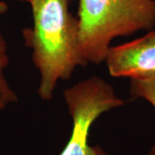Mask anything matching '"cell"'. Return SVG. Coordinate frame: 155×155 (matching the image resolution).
<instances>
[{
    "label": "cell",
    "instance_id": "obj_1",
    "mask_svg": "<svg viewBox=\"0 0 155 155\" xmlns=\"http://www.w3.org/2000/svg\"><path fill=\"white\" fill-rule=\"evenodd\" d=\"M34 24L22 30L26 47L41 73L38 95L53 98L59 80L69 79L78 66L85 67L79 54L78 20L69 11L68 0H31Z\"/></svg>",
    "mask_w": 155,
    "mask_h": 155
},
{
    "label": "cell",
    "instance_id": "obj_4",
    "mask_svg": "<svg viewBox=\"0 0 155 155\" xmlns=\"http://www.w3.org/2000/svg\"><path fill=\"white\" fill-rule=\"evenodd\" d=\"M104 61L112 77L145 79L155 76V30L132 41L110 47Z\"/></svg>",
    "mask_w": 155,
    "mask_h": 155
},
{
    "label": "cell",
    "instance_id": "obj_2",
    "mask_svg": "<svg viewBox=\"0 0 155 155\" xmlns=\"http://www.w3.org/2000/svg\"><path fill=\"white\" fill-rule=\"evenodd\" d=\"M77 17L84 64H99L114 39L154 27L155 0H78Z\"/></svg>",
    "mask_w": 155,
    "mask_h": 155
},
{
    "label": "cell",
    "instance_id": "obj_3",
    "mask_svg": "<svg viewBox=\"0 0 155 155\" xmlns=\"http://www.w3.org/2000/svg\"><path fill=\"white\" fill-rule=\"evenodd\" d=\"M65 102L72 116L70 140L60 155H107L97 147L89 145L91 126L102 114L121 107L124 101L103 78L91 77L64 91Z\"/></svg>",
    "mask_w": 155,
    "mask_h": 155
},
{
    "label": "cell",
    "instance_id": "obj_7",
    "mask_svg": "<svg viewBox=\"0 0 155 155\" xmlns=\"http://www.w3.org/2000/svg\"><path fill=\"white\" fill-rule=\"evenodd\" d=\"M8 10V6L6 5L5 2L3 1H0V14H4L5 13L6 11Z\"/></svg>",
    "mask_w": 155,
    "mask_h": 155
},
{
    "label": "cell",
    "instance_id": "obj_5",
    "mask_svg": "<svg viewBox=\"0 0 155 155\" xmlns=\"http://www.w3.org/2000/svg\"><path fill=\"white\" fill-rule=\"evenodd\" d=\"M130 93L135 98H143L155 109V76L145 79H131ZM149 155H155V146L150 150Z\"/></svg>",
    "mask_w": 155,
    "mask_h": 155
},
{
    "label": "cell",
    "instance_id": "obj_8",
    "mask_svg": "<svg viewBox=\"0 0 155 155\" xmlns=\"http://www.w3.org/2000/svg\"><path fill=\"white\" fill-rule=\"evenodd\" d=\"M6 104H7V103H6L5 100H3L1 97H0V110H3L5 107L6 106Z\"/></svg>",
    "mask_w": 155,
    "mask_h": 155
},
{
    "label": "cell",
    "instance_id": "obj_6",
    "mask_svg": "<svg viewBox=\"0 0 155 155\" xmlns=\"http://www.w3.org/2000/svg\"><path fill=\"white\" fill-rule=\"evenodd\" d=\"M9 58L7 54V44L0 31V97L6 103L17 102V96L11 88L5 76V70L8 66Z\"/></svg>",
    "mask_w": 155,
    "mask_h": 155
},
{
    "label": "cell",
    "instance_id": "obj_9",
    "mask_svg": "<svg viewBox=\"0 0 155 155\" xmlns=\"http://www.w3.org/2000/svg\"><path fill=\"white\" fill-rule=\"evenodd\" d=\"M19 1H25V2H28V3H29L31 0H19Z\"/></svg>",
    "mask_w": 155,
    "mask_h": 155
}]
</instances>
